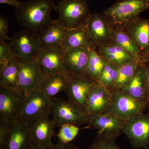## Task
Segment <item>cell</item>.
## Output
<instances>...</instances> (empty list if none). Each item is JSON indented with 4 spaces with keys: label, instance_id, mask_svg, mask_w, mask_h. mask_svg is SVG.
<instances>
[{
    "label": "cell",
    "instance_id": "obj_1",
    "mask_svg": "<svg viewBox=\"0 0 149 149\" xmlns=\"http://www.w3.org/2000/svg\"><path fill=\"white\" fill-rule=\"evenodd\" d=\"M54 0H29L16 9L19 24L38 35L51 23V12L55 7Z\"/></svg>",
    "mask_w": 149,
    "mask_h": 149
},
{
    "label": "cell",
    "instance_id": "obj_2",
    "mask_svg": "<svg viewBox=\"0 0 149 149\" xmlns=\"http://www.w3.org/2000/svg\"><path fill=\"white\" fill-rule=\"evenodd\" d=\"M52 99L48 97L39 88L25 96L14 122L32 125L40 118L50 114Z\"/></svg>",
    "mask_w": 149,
    "mask_h": 149
},
{
    "label": "cell",
    "instance_id": "obj_3",
    "mask_svg": "<svg viewBox=\"0 0 149 149\" xmlns=\"http://www.w3.org/2000/svg\"><path fill=\"white\" fill-rule=\"evenodd\" d=\"M149 9V0H122L105 10L103 15L110 21L114 29H121Z\"/></svg>",
    "mask_w": 149,
    "mask_h": 149
},
{
    "label": "cell",
    "instance_id": "obj_4",
    "mask_svg": "<svg viewBox=\"0 0 149 149\" xmlns=\"http://www.w3.org/2000/svg\"><path fill=\"white\" fill-rule=\"evenodd\" d=\"M50 115L56 127L66 124L77 125L88 124L91 117L76 104L59 97L52 98Z\"/></svg>",
    "mask_w": 149,
    "mask_h": 149
},
{
    "label": "cell",
    "instance_id": "obj_5",
    "mask_svg": "<svg viewBox=\"0 0 149 149\" xmlns=\"http://www.w3.org/2000/svg\"><path fill=\"white\" fill-rule=\"evenodd\" d=\"M54 10L58 13L56 19L68 29L86 26L91 14L87 0H61Z\"/></svg>",
    "mask_w": 149,
    "mask_h": 149
},
{
    "label": "cell",
    "instance_id": "obj_6",
    "mask_svg": "<svg viewBox=\"0 0 149 149\" xmlns=\"http://www.w3.org/2000/svg\"><path fill=\"white\" fill-rule=\"evenodd\" d=\"M110 93L112 95L111 104L106 112L123 122L149 110V104L145 100H136L120 91Z\"/></svg>",
    "mask_w": 149,
    "mask_h": 149
},
{
    "label": "cell",
    "instance_id": "obj_7",
    "mask_svg": "<svg viewBox=\"0 0 149 149\" xmlns=\"http://www.w3.org/2000/svg\"><path fill=\"white\" fill-rule=\"evenodd\" d=\"M31 125L0 123V149H27L32 143Z\"/></svg>",
    "mask_w": 149,
    "mask_h": 149
},
{
    "label": "cell",
    "instance_id": "obj_8",
    "mask_svg": "<svg viewBox=\"0 0 149 149\" xmlns=\"http://www.w3.org/2000/svg\"><path fill=\"white\" fill-rule=\"evenodd\" d=\"M122 130L132 149H149V110L124 122Z\"/></svg>",
    "mask_w": 149,
    "mask_h": 149
},
{
    "label": "cell",
    "instance_id": "obj_9",
    "mask_svg": "<svg viewBox=\"0 0 149 149\" xmlns=\"http://www.w3.org/2000/svg\"><path fill=\"white\" fill-rule=\"evenodd\" d=\"M65 51L61 47L42 48L32 58L46 76L57 74H69L64 63Z\"/></svg>",
    "mask_w": 149,
    "mask_h": 149
},
{
    "label": "cell",
    "instance_id": "obj_10",
    "mask_svg": "<svg viewBox=\"0 0 149 149\" xmlns=\"http://www.w3.org/2000/svg\"><path fill=\"white\" fill-rule=\"evenodd\" d=\"M86 28L97 49L113 42L114 27L109 19L103 15L98 13L91 14Z\"/></svg>",
    "mask_w": 149,
    "mask_h": 149
},
{
    "label": "cell",
    "instance_id": "obj_11",
    "mask_svg": "<svg viewBox=\"0 0 149 149\" xmlns=\"http://www.w3.org/2000/svg\"><path fill=\"white\" fill-rule=\"evenodd\" d=\"M9 41L11 47L20 61L31 59L42 48L38 35L27 29L17 32Z\"/></svg>",
    "mask_w": 149,
    "mask_h": 149
},
{
    "label": "cell",
    "instance_id": "obj_12",
    "mask_svg": "<svg viewBox=\"0 0 149 149\" xmlns=\"http://www.w3.org/2000/svg\"><path fill=\"white\" fill-rule=\"evenodd\" d=\"M45 76L37 63L33 59L20 61L18 79V91L26 96L39 88Z\"/></svg>",
    "mask_w": 149,
    "mask_h": 149
},
{
    "label": "cell",
    "instance_id": "obj_13",
    "mask_svg": "<svg viewBox=\"0 0 149 149\" xmlns=\"http://www.w3.org/2000/svg\"><path fill=\"white\" fill-rule=\"evenodd\" d=\"M25 97L18 91L0 87V123L14 122Z\"/></svg>",
    "mask_w": 149,
    "mask_h": 149
},
{
    "label": "cell",
    "instance_id": "obj_14",
    "mask_svg": "<svg viewBox=\"0 0 149 149\" xmlns=\"http://www.w3.org/2000/svg\"><path fill=\"white\" fill-rule=\"evenodd\" d=\"M67 78L68 83L65 91L68 100L84 110L88 93L96 82L85 76L71 73L68 75Z\"/></svg>",
    "mask_w": 149,
    "mask_h": 149
},
{
    "label": "cell",
    "instance_id": "obj_15",
    "mask_svg": "<svg viewBox=\"0 0 149 149\" xmlns=\"http://www.w3.org/2000/svg\"><path fill=\"white\" fill-rule=\"evenodd\" d=\"M120 29L136 44L145 61L149 56V19L139 17Z\"/></svg>",
    "mask_w": 149,
    "mask_h": 149
},
{
    "label": "cell",
    "instance_id": "obj_16",
    "mask_svg": "<svg viewBox=\"0 0 149 149\" xmlns=\"http://www.w3.org/2000/svg\"><path fill=\"white\" fill-rule=\"evenodd\" d=\"M123 121L109 113L91 115L87 125L97 130V134L116 139L123 133Z\"/></svg>",
    "mask_w": 149,
    "mask_h": 149
},
{
    "label": "cell",
    "instance_id": "obj_17",
    "mask_svg": "<svg viewBox=\"0 0 149 149\" xmlns=\"http://www.w3.org/2000/svg\"><path fill=\"white\" fill-rule=\"evenodd\" d=\"M111 100L109 91L96 82L88 93L84 111L91 115L103 114L109 108Z\"/></svg>",
    "mask_w": 149,
    "mask_h": 149
},
{
    "label": "cell",
    "instance_id": "obj_18",
    "mask_svg": "<svg viewBox=\"0 0 149 149\" xmlns=\"http://www.w3.org/2000/svg\"><path fill=\"white\" fill-rule=\"evenodd\" d=\"M49 115H46L40 118L31 125L32 142L43 149H47L54 144L52 139L56 127Z\"/></svg>",
    "mask_w": 149,
    "mask_h": 149
},
{
    "label": "cell",
    "instance_id": "obj_19",
    "mask_svg": "<svg viewBox=\"0 0 149 149\" xmlns=\"http://www.w3.org/2000/svg\"><path fill=\"white\" fill-rule=\"evenodd\" d=\"M90 50L76 48L65 51L64 63L71 74L87 77L86 70Z\"/></svg>",
    "mask_w": 149,
    "mask_h": 149
},
{
    "label": "cell",
    "instance_id": "obj_20",
    "mask_svg": "<svg viewBox=\"0 0 149 149\" xmlns=\"http://www.w3.org/2000/svg\"><path fill=\"white\" fill-rule=\"evenodd\" d=\"M61 47L65 51L76 48L90 51L97 49L87 32L86 26L68 29Z\"/></svg>",
    "mask_w": 149,
    "mask_h": 149
},
{
    "label": "cell",
    "instance_id": "obj_21",
    "mask_svg": "<svg viewBox=\"0 0 149 149\" xmlns=\"http://www.w3.org/2000/svg\"><path fill=\"white\" fill-rule=\"evenodd\" d=\"M68 29L56 19L52 20L38 35L42 48L61 47Z\"/></svg>",
    "mask_w": 149,
    "mask_h": 149
},
{
    "label": "cell",
    "instance_id": "obj_22",
    "mask_svg": "<svg viewBox=\"0 0 149 149\" xmlns=\"http://www.w3.org/2000/svg\"><path fill=\"white\" fill-rule=\"evenodd\" d=\"M96 51L107 61L119 66L137 59L128 51L114 42L99 47Z\"/></svg>",
    "mask_w": 149,
    "mask_h": 149
},
{
    "label": "cell",
    "instance_id": "obj_23",
    "mask_svg": "<svg viewBox=\"0 0 149 149\" xmlns=\"http://www.w3.org/2000/svg\"><path fill=\"white\" fill-rule=\"evenodd\" d=\"M147 80L146 73L144 64L140 65L136 69L130 82L120 92L126 93L136 100L145 101Z\"/></svg>",
    "mask_w": 149,
    "mask_h": 149
},
{
    "label": "cell",
    "instance_id": "obj_24",
    "mask_svg": "<svg viewBox=\"0 0 149 149\" xmlns=\"http://www.w3.org/2000/svg\"><path fill=\"white\" fill-rule=\"evenodd\" d=\"M20 67V60L16 58L0 69V87L19 91L18 79Z\"/></svg>",
    "mask_w": 149,
    "mask_h": 149
},
{
    "label": "cell",
    "instance_id": "obj_25",
    "mask_svg": "<svg viewBox=\"0 0 149 149\" xmlns=\"http://www.w3.org/2000/svg\"><path fill=\"white\" fill-rule=\"evenodd\" d=\"M68 75L57 74L46 76L39 89L48 97L52 99L58 93L66 90L68 83Z\"/></svg>",
    "mask_w": 149,
    "mask_h": 149
},
{
    "label": "cell",
    "instance_id": "obj_26",
    "mask_svg": "<svg viewBox=\"0 0 149 149\" xmlns=\"http://www.w3.org/2000/svg\"><path fill=\"white\" fill-rule=\"evenodd\" d=\"M143 64H144L143 62L136 59L119 66L117 79L114 85L109 90V92L113 93L121 91L130 82L137 68Z\"/></svg>",
    "mask_w": 149,
    "mask_h": 149
},
{
    "label": "cell",
    "instance_id": "obj_27",
    "mask_svg": "<svg viewBox=\"0 0 149 149\" xmlns=\"http://www.w3.org/2000/svg\"><path fill=\"white\" fill-rule=\"evenodd\" d=\"M113 42L119 45L125 50L133 55L136 58L144 62V59L136 44L128 34L122 29H114L113 35Z\"/></svg>",
    "mask_w": 149,
    "mask_h": 149
},
{
    "label": "cell",
    "instance_id": "obj_28",
    "mask_svg": "<svg viewBox=\"0 0 149 149\" xmlns=\"http://www.w3.org/2000/svg\"><path fill=\"white\" fill-rule=\"evenodd\" d=\"M106 61L96 50L90 51L86 70L87 77L97 83Z\"/></svg>",
    "mask_w": 149,
    "mask_h": 149
},
{
    "label": "cell",
    "instance_id": "obj_29",
    "mask_svg": "<svg viewBox=\"0 0 149 149\" xmlns=\"http://www.w3.org/2000/svg\"><path fill=\"white\" fill-rule=\"evenodd\" d=\"M119 68V65L107 61L97 83L109 91L116 81Z\"/></svg>",
    "mask_w": 149,
    "mask_h": 149
},
{
    "label": "cell",
    "instance_id": "obj_30",
    "mask_svg": "<svg viewBox=\"0 0 149 149\" xmlns=\"http://www.w3.org/2000/svg\"><path fill=\"white\" fill-rule=\"evenodd\" d=\"M80 130V128L74 124H66L62 125L56 135L58 141L63 143H69L75 139Z\"/></svg>",
    "mask_w": 149,
    "mask_h": 149
},
{
    "label": "cell",
    "instance_id": "obj_31",
    "mask_svg": "<svg viewBox=\"0 0 149 149\" xmlns=\"http://www.w3.org/2000/svg\"><path fill=\"white\" fill-rule=\"evenodd\" d=\"M116 139L97 134L89 149H122L116 144Z\"/></svg>",
    "mask_w": 149,
    "mask_h": 149
},
{
    "label": "cell",
    "instance_id": "obj_32",
    "mask_svg": "<svg viewBox=\"0 0 149 149\" xmlns=\"http://www.w3.org/2000/svg\"><path fill=\"white\" fill-rule=\"evenodd\" d=\"M18 58L9 43L0 42V69L4 67L11 61Z\"/></svg>",
    "mask_w": 149,
    "mask_h": 149
},
{
    "label": "cell",
    "instance_id": "obj_33",
    "mask_svg": "<svg viewBox=\"0 0 149 149\" xmlns=\"http://www.w3.org/2000/svg\"><path fill=\"white\" fill-rule=\"evenodd\" d=\"M9 27L8 21L5 17L1 14L0 15V42H5L6 40L9 41L10 37L7 35Z\"/></svg>",
    "mask_w": 149,
    "mask_h": 149
},
{
    "label": "cell",
    "instance_id": "obj_34",
    "mask_svg": "<svg viewBox=\"0 0 149 149\" xmlns=\"http://www.w3.org/2000/svg\"><path fill=\"white\" fill-rule=\"evenodd\" d=\"M144 65L146 69L147 75V84L145 93V100L147 103L149 104V56L145 59Z\"/></svg>",
    "mask_w": 149,
    "mask_h": 149
},
{
    "label": "cell",
    "instance_id": "obj_35",
    "mask_svg": "<svg viewBox=\"0 0 149 149\" xmlns=\"http://www.w3.org/2000/svg\"><path fill=\"white\" fill-rule=\"evenodd\" d=\"M47 149H79V148L75 147L72 144L63 143L58 141L56 145L53 144L52 146Z\"/></svg>",
    "mask_w": 149,
    "mask_h": 149
},
{
    "label": "cell",
    "instance_id": "obj_36",
    "mask_svg": "<svg viewBox=\"0 0 149 149\" xmlns=\"http://www.w3.org/2000/svg\"><path fill=\"white\" fill-rule=\"evenodd\" d=\"M21 3L18 0H0V3L9 5L16 9L19 6Z\"/></svg>",
    "mask_w": 149,
    "mask_h": 149
},
{
    "label": "cell",
    "instance_id": "obj_37",
    "mask_svg": "<svg viewBox=\"0 0 149 149\" xmlns=\"http://www.w3.org/2000/svg\"><path fill=\"white\" fill-rule=\"evenodd\" d=\"M27 149H43L41 148L38 146H37V145H35V143L32 142L30 145H29V148Z\"/></svg>",
    "mask_w": 149,
    "mask_h": 149
},
{
    "label": "cell",
    "instance_id": "obj_38",
    "mask_svg": "<svg viewBox=\"0 0 149 149\" xmlns=\"http://www.w3.org/2000/svg\"></svg>",
    "mask_w": 149,
    "mask_h": 149
}]
</instances>
